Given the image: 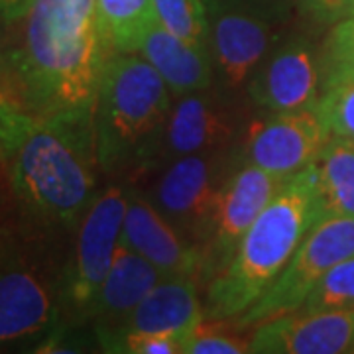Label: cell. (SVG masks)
Returning a JSON list of instances; mask_svg holds the SVG:
<instances>
[{
	"instance_id": "9",
	"label": "cell",
	"mask_w": 354,
	"mask_h": 354,
	"mask_svg": "<svg viewBox=\"0 0 354 354\" xmlns=\"http://www.w3.org/2000/svg\"><path fill=\"white\" fill-rule=\"evenodd\" d=\"M288 181L252 164H242L241 169L228 174L203 242L205 279H211L228 264L246 230Z\"/></svg>"
},
{
	"instance_id": "23",
	"label": "cell",
	"mask_w": 354,
	"mask_h": 354,
	"mask_svg": "<svg viewBox=\"0 0 354 354\" xmlns=\"http://www.w3.org/2000/svg\"><path fill=\"white\" fill-rule=\"evenodd\" d=\"M315 109L329 136L354 140V77L323 85Z\"/></svg>"
},
{
	"instance_id": "2",
	"label": "cell",
	"mask_w": 354,
	"mask_h": 354,
	"mask_svg": "<svg viewBox=\"0 0 354 354\" xmlns=\"http://www.w3.org/2000/svg\"><path fill=\"white\" fill-rule=\"evenodd\" d=\"M16 201L34 227L73 230L97 197L93 111L26 116L2 153Z\"/></svg>"
},
{
	"instance_id": "6",
	"label": "cell",
	"mask_w": 354,
	"mask_h": 354,
	"mask_svg": "<svg viewBox=\"0 0 354 354\" xmlns=\"http://www.w3.org/2000/svg\"><path fill=\"white\" fill-rule=\"evenodd\" d=\"M354 256V216L321 218L268 290L242 315L228 319L234 329H250L272 317L297 311L317 281L333 266Z\"/></svg>"
},
{
	"instance_id": "28",
	"label": "cell",
	"mask_w": 354,
	"mask_h": 354,
	"mask_svg": "<svg viewBox=\"0 0 354 354\" xmlns=\"http://www.w3.org/2000/svg\"><path fill=\"white\" fill-rule=\"evenodd\" d=\"M297 8L315 20L330 22L348 14V0H297Z\"/></svg>"
},
{
	"instance_id": "24",
	"label": "cell",
	"mask_w": 354,
	"mask_h": 354,
	"mask_svg": "<svg viewBox=\"0 0 354 354\" xmlns=\"http://www.w3.org/2000/svg\"><path fill=\"white\" fill-rule=\"evenodd\" d=\"M354 77V16L330 30L321 50V85Z\"/></svg>"
},
{
	"instance_id": "8",
	"label": "cell",
	"mask_w": 354,
	"mask_h": 354,
	"mask_svg": "<svg viewBox=\"0 0 354 354\" xmlns=\"http://www.w3.org/2000/svg\"><path fill=\"white\" fill-rule=\"evenodd\" d=\"M227 158V150L176 158L167 162L153 185V205L201 250L218 193L228 177Z\"/></svg>"
},
{
	"instance_id": "18",
	"label": "cell",
	"mask_w": 354,
	"mask_h": 354,
	"mask_svg": "<svg viewBox=\"0 0 354 354\" xmlns=\"http://www.w3.org/2000/svg\"><path fill=\"white\" fill-rule=\"evenodd\" d=\"M136 53L162 75L176 99L211 88L215 83L211 51L171 34L158 20L142 36Z\"/></svg>"
},
{
	"instance_id": "29",
	"label": "cell",
	"mask_w": 354,
	"mask_h": 354,
	"mask_svg": "<svg viewBox=\"0 0 354 354\" xmlns=\"http://www.w3.org/2000/svg\"><path fill=\"white\" fill-rule=\"evenodd\" d=\"M28 114L18 111L12 102H8L0 95V158L6 150V146L10 144L14 134L18 132V128L22 127Z\"/></svg>"
},
{
	"instance_id": "32",
	"label": "cell",
	"mask_w": 354,
	"mask_h": 354,
	"mask_svg": "<svg viewBox=\"0 0 354 354\" xmlns=\"http://www.w3.org/2000/svg\"><path fill=\"white\" fill-rule=\"evenodd\" d=\"M0 30H2V16H0Z\"/></svg>"
},
{
	"instance_id": "19",
	"label": "cell",
	"mask_w": 354,
	"mask_h": 354,
	"mask_svg": "<svg viewBox=\"0 0 354 354\" xmlns=\"http://www.w3.org/2000/svg\"><path fill=\"white\" fill-rule=\"evenodd\" d=\"M309 174L321 218L354 216V140L329 136Z\"/></svg>"
},
{
	"instance_id": "15",
	"label": "cell",
	"mask_w": 354,
	"mask_h": 354,
	"mask_svg": "<svg viewBox=\"0 0 354 354\" xmlns=\"http://www.w3.org/2000/svg\"><path fill=\"white\" fill-rule=\"evenodd\" d=\"M250 353L342 354L354 353V309L272 317L254 327Z\"/></svg>"
},
{
	"instance_id": "16",
	"label": "cell",
	"mask_w": 354,
	"mask_h": 354,
	"mask_svg": "<svg viewBox=\"0 0 354 354\" xmlns=\"http://www.w3.org/2000/svg\"><path fill=\"white\" fill-rule=\"evenodd\" d=\"M205 321L199 283L193 278H164L144 295L116 327L97 335L99 346L111 353L127 333H191Z\"/></svg>"
},
{
	"instance_id": "25",
	"label": "cell",
	"mask_w": 354,
	"mask_h": 354,
	"mask_svg": "<svg viewBox=\"0 0 354 354\" xmlns=\"http://www.w3.org/2000/svg\"><path fill=\"white\" fill-rule=\"evenodd\" d=\"M205 12H244L276 26H286L299 12L297 0H201Z\"/></svg>"
},
{
	"instance_id": "12",
	"label": "cell",
	"mask_w": 354,
	"mask_h": 354,
	"mask_svg": "<svg viewBox=\"0 0 354 354\" xmlns=\"http://www.w3.org/2000/svg\"><path fill=\"white\" fill-rule=\"evenodd\" d=\"M120 241L152 262L165 278L205 279V256L167 216L136 191H128Z\"/></svg>"
},
{
	"instance_id": "31",
	"label": "cell",
	"mask_w": 354,
	"mask_h": 354,
	"mask_svg": "<svg viewBox=\"0 0 354 354\" xmlns=\"http://www.w3.org/2000/svg\"><path fill=\"white\" fill-rule=\"evenodd\" d=\"M348 16H354V0H348Z\"/></svg>"
},
{
	"instance_id": "20",
	"label": "cell",
	"mask_w": 354,
	"mask_h": 354,
	"mask_svg": "<svg viewBox=\"0 0 354 354\" xmlns=\"http://www.w3.org/2000/svg\"><path fill=\"white\" fill-rule=\"evenodd\" d=\"M97 14L114 53H136L156 20L153 0H97Z\"/></svg>"
},
{
	"instance_id": "10",
	"label": "cell",
	"mask_w": 354,
	"mask_h": 354,
	"mask_svg": "<svg viewBox=\"0 0 354 354\" xmlns=\"http://www.w3.org/2000/svg\"><path fill=\"white\" fill-rule=\"evenodd\" d=\"M329 140L317 109L276 113L254 120L244 136V164L272 176L290 177L304 171Z\"/></svg>"
},
{
	"instance_id": "7",
	"label": "cell",
	"mask_w": 354,
	"mask_h": 354,
	"mask_svg": "<svg viewBox=\"0 0 354 354\" xmlns=\"http://www.w3.org/2000/svg\"><path fill=\"white\" fill-rule=\"evenodd\" d=\"M128 191L109 185L91 203L77 227V241L64 270L62 325H83L88 307L101 290L120 242Z\"/></svg>"
},
{
	"instance_id": "14",
	"label": "cell",
	"mask_w": 354,
	"mask_h": 354,
	"mask_svg": "<svg viewBox=\"0 0 354 354\" xmlns=\"http://www.w3.org/2000/svg\"><path fill=\"white\" fill-rule=\"evenodd\" d=\"M207 22L209 51L218 85L225 91L246 87L276 44L281 26L244 12H211Z\"/></svg>"
},
{
	"instance_id": "22",
	"label": "cell",
	"mask_w": 354,
	"mask_h": 354,
	"mask_svg": "<svg viewBox=\"0 0 354 354\" xmlns=\"http://www.w3.org/2000/svg\"><path fill=\"white\" fill-rule=\"evenodd\" d=\"M153 12L165 30L209 50V22L201 0H153Z\"/></svg>"
},
{
	"instance_id": "27",
	"label": "cell",
	"mask_w": 354,
	"mask_h": 354,
	"mask_svg": "<svg viewBox=\"0 0 354 354\" xmlns=\"http://www.w3.org/2000/svg\"><path fill=\"white\" fill-rule=\"evenodd\" d=\"M250 353V339L232 337L223 330V321L207 319L191 333L185 354H244Z\"/></svg>"
},
{
	"instance_id": "5",
	"label": "cell",
	"mask_w": 354,
	"mask_h": 354,
	"mask_svg": "<svg viewBox=\"0 0 354 354\" xmlns=\"http://www.w3.org/2000/svg\"><path fill=\"white\" fill-rule=\"evenodd\" d=\"M64 270L30 230H0V351L36 346L62 325Z\"/></svg>"
},
{
	"instance_id": "21",
	"label": "cell",
	"mask_w": 354,
	"mask_h": 354,
	"mask_svg": "<svg viewBox=\"0 0 354 354\" xmlns=\"http://www.w3.org/2000/svg\"><path fill=\"white\" fill-rule=\"evenodd\" d=\"M354 309V256L333 266L297 309L301 313L351 311Z\"/></svg>"
},
{
	"instance_id": "13",
	"label": "cell",
	"mask_w": 354,
	"mask_h": 354,
	"mask_svg": "<svg viewBox=\"0 0 354 354\" xmlns=\"http://www.w3.org/2000/svg\"><path fill=\"white\" fill-rule=\"evenodd\" d=\"M213 88V87H211ZM211 88L177 97L165 124L156 162L227 150L239 134V111Z\"/></svg>"
},
{
	"instance_id": "30",
	"label": "cell",
	"mask_w": 354,
	"mask_h": 354,
	"mask_svg": "<svg viewBox=\"0 0 354 354\" xmlns=\"http://www.w3.org/2000/svg\"><path fill=\"white\" fill-rule=\"evenodd\" d=\"M24 0H0V16H2V22L10 20L14 14L22 8Z\"/></svg>"
},
{
	"instance_id": "17",
	"label": "cell",
	"mask_w": 354,
	"mask_h": 354,
	"mask_svg": "<svg viewBox=\"0 0 354 354\" xmlns=\"http://www.w3.org/2000/svg\"><path fill=\"white\" fill-rule=\"evenodd\" d=\"M164 278V274L152 262L120 241L116 246L113 266L88 307L83 325L88 323L95 337L111 330Z\"/></svg>"
},
{
	"instance_id": "1",
	"label": "cell",
	"mask_w": 354,
	"mask_h": 354,
	"mask_svg": "<svg viewBox=\"0 0 354 354\" xmlns=\"http://www.w3.org/2000/svg\"><path fill=\"white\" fill-rule=\"evenodd\" d=\"M113 55L97 0H24L0 30V95L30 116L87 113Z\"/></svg>"
},
{
	"instance_id": "4",
	"label": "cell",
	"mask_w": 354,
	"mask_h": 354,
	"mask_svg": "<svg viewBox=\"0 0 354 354\" xmlns=\"http://www.w3.org/2000/svg\"><path fill=\"white\" fill-rule=\"evenodd\" d=\"M171 99L162 75L140 53H114L93 106L102 171L114 174L156 162Z\"/></svg>"
},
{
	"instance_id": "3",
	"label": "cell",
	"mask_w": 354,
	"mask_h": 354,
	"mask_svg": "<svg viewBox=\"0 0 354 354\" xmlns=\"http://www.w3.org/2000/svg\"><path fill=\"white\" fill-rule=\"evenodd\" d=\"M321 221L309 165L281 187L246 230L228 264L209 279L205 319L242 315L290 262L307 232Z\"/></svg>"
},
{
	"instance_id": "26",
	"label": "cell",
	"mask_w": 354,
	"mask_h": 354,
	"mask_svg": "<svg viewBox=\"0 0 354 354\" xmlns=\"http://www.w3.org/2000/svg\"><path fill=\"white\" fill-rule=\"evenodd\" d=\"M191 333H127L114 342L111 353L185 354Z\"/></svg>"
},
{
	"instance_id": "11",
	"label": "cell",
	"mask_w": 354,
	"mask_h": 354,
	"mask_svg": "<svg viewBox=\"0 0 354 354\" xmlns=\"http://www.w3.org/2000/svg\"><path fill=\"white\" fill-rule=\"evenodd\" d=\"M319 87L321 53L301 38L270 50L246 85L250 99L272 114L315 109Z\"/></svg>"
}]
</instances>
